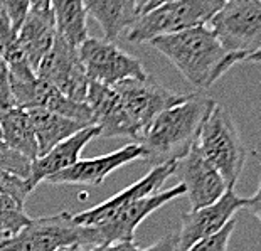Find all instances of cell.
I'll return each mask as SVG.
<instances>
[{"label":"cell","instance_id":"cell-1","mask_svg":"<svg viewBox=\"0 0 261 251\" xmlns=\"http://www.w3.org/2000/svg\"><path fill=\"white\" fill-rule=\"evenodd\" d=\"M148 44L164 54L196 90H207L232 66L249 61L243 54L226 51L207 26L157 37Z\"/></svg>","mask_w":261,"mask_h":251},{"label":"cell","instance_id":"cell-2","mask_svg":"<svg viewBox=\"0 0 261 251\" xmlns=\"http://www.w3.org/2000/svg\"><path fill=\"white\" fill-rule=\"evenodd\" d=\"M216 102L201 93H189L184 102L155 116L138 138L143 160L152 167L177 162L196 143L199 128Z\"/></svg>","mask_w":261,"mask_h":251},{"label":"cell","instance_id":"cell-3","mask_svg":"<svg viewBox=\"0 0 261 251\" xmlns=\"http://www.w3.org/2000/svg\"><path fill=\"white\" fill-rule=\"evenodd\" d=\"M196 145L221 174L227 189L234 187L246 162V147L231 111L214 103L199 128Z\"/></svg>","mask_w":261,"mask_h":251},{"label":"cell","instance_id":"cell-4","mask_svg":"<svg viewBox=\"0 0 261 251\" xmlns=\"http://www.w3.org/2000/svg\"><path fill=\"white\" fill-rule=\"evenodd\" d=\"M223 4L224 0H174L164 4L133 22L126 29V39L133 44H143L205 26Z\"/></svg>","mask_w":261,"mask_h":251},{"label":"cell","instance_id":"cell-5","mask_svg":"<svg viewBox=\"0 0 261 251\" xmlns=\"http://www.w3.org/2000/svg\"><path fill=\"white\" fill-rule=\"evenodd\" d=\"M226 51L259 63L261 0H224L207 24Z\"/></svg>","mask_w":261,"mask_h":251},{"label":"cell","instance_id":"cell-6","mask_svg":"<svg viewBox=\"0 0 261 251\" xmlns=\"http://www.w3.org/2000/svg\"><path fill=\"white\" fill-rule=\"evenodd\" d=\"M98 246L91 226H80L71 213L31 219L29 224L0 243V251H56L66 246Z\"/></svg>","mask_w":261,"mask_h":251},{"label":"cell","instance_id":"cell-7","mask_svg":"<svg viewBox=\"0 0 261 251\" xmlns=\"http://www.w3.org/2000/svg\"><path fill=\"white\" fill-rule=\"evenodd\" d=\"M113 88L120 96L126 123L130 127L135 143L155 116L187 98V94L172 91L150 76L142 80H125Z\"/></svg>","mask_w":261,"mask_h":251},{"label":"cell","instance_id":"cell-8","mask_svg":"<svg viewBox=\"0 0 261 251\" xmlns=\"http://www.w3.org/2000/svg\"><path fill=\"white\" fill-rule=\"evenodd\" d=\"M259 191L251 197H241L234 192V189H227L213 204L189 211L182 216L180 230L177 233V251H186L199 239L221 231L231 219H234V214L243 209L251 211L253 216L259 217Z\"/></svg>","mask_w":261,"mask_h":251},{"label":"cell","instance_id":"cell-9","mask_svg":"<svg viewBox=\"0 0 261 251\" xmlns=\"http://www.w3.org/2000/svg\"><path fill=\"white\" fill-rule=\"evenodd\" d=\"M86 78L105 86H115L125 80H142L148 76L142 61L125 53L107 39L86 37L77 47Z\"/></svg>","mask_w":261,"mask_h":251},{"label":"cell","instance_id":"cell-10","mask_svg":"<svg viewBox=\"0 0 261 251\" xmlns=\"http://www.w3.org/2000/svg\"><path fill=\"white\" fill-rule=\"evenodd\" d=\"M36 74L51 83L54 88H58L64 96L73 102H86L90 80L86 78L85 68L81 64L77 47L71 46L68 41L58 36V32L51 49L39 63Z\"/></svg>","mask_w":261,"mask_h":251},{"label":"cell","instance_id":"cell-11","mask_svg":"<svg viewBox=\"0 0 261 251\" xmlns=\"http://www.w3.org/2000/svg\"><path fill=\"white\" fill-rule=\"evenodd\" d=\"M186 196L184 186H175L170 187L167 191H159L155 194H150L147 197H142L132 203L125 208L115 211L108 217H105L103 221L96 222L91 228L96 234L98 244H107L115 241H133L135 238L137 228L140 226V222L148 217L162 206L172 203L177 197Z\"/></svg>","mask_w":261,"mask_h":251},{"label":"cell","instance_id":"cell-12","mask_svg":"<svg viewBox=\"0 0 261 251\" xmlns=\"http://www.w3.org/2000/svg\"><path fill=\"white\" fill-rule=\"evenodd\" d=\"M174 175L186 189V196L191 200V211L213 204L227 191L224 179L205 160L196 143L184 157L175 162Z\"/></svg>","mask_w":261,"mask_h":251},{"label":"cell","instance_id":"cell-13","mask_svg":"<svg viewBox=\"0 0 261 251\" xmlns=\"http://www.w3.org/2000/svg\"><path fill=\"white\" fill-rule=\"evenodd\" d=\"M138 159H143V148L138 143H130L112 154L99 155L93 159H80L68 169L58 172L46 181L53 186H99L115 170L121 169L126 164H132Z\"/></svg>","mask_w":261,"mask_h":251},{"label":"cell","instance_id":"cell-14","mask_svg":"<svg viewBox=\"0 0 261 251\" xmlns=\"http://www.w3.org/2000/svg\"><path fill=\"white\" fill-rule=\"evenodd\" d=\"M174 167H175V162H169V164L152 167V170H150L145 177L133 182L128 187H125L123 191L115 194L113 197L103 200L101 204L93 206V208L86 211L73 214L74 222H77L80 226H93V224H96V222L103 221L105 217H108L112 213H115V211L125 208V206L135 203V200L142 197H147L150 194L159 192L160 187L164 186V182L167 181L169 177L174 175Z\"/></svg>","mask_w":261,"mask_h":251},{"label":"cell","instance_id":"cell-15","mask_svg":"<svg viewBox=\"0 0 261 251\" xmlns=\"http://www.w3.org/2000/svg\"><path fill=\"white\" fill-rule=\"evenodd\" d=\"M88 108L91 110L93 125L98 127L101 138H132L120 96L113 86H105L90 81L86 93Z\"/></svg>","mask_w":261,"mask_h":251},{"label":"cell","instance_id":"cell-16","mask_svg":"<svg viewBox=\"0 0 261 251\" xmlns=\"http://www.w3.org/2000/svg\"><path fill=\"white\" fill-rule=\"evenodd\" d=\"M99 135L98 127H86L83 130L76 132L73 137L66 138L56 147H53L47 154L41 155L36 160H32L31 174H29V186L36 189L41 182H46L49 177H53L58 172L68 169L76 164L81 157V150L90 143L93 138Z\"/></svg>","mask_w":261,"mask_h":251},{"label":"cell","instance_id":"cell-17","mask_svg":"<svg viewBox=\"0 0 261 251\" xmlns=\"http://www.w3.org/2000/svg\"><path fill=\"white\" fill-rule=\"evenodd\" d=\"M56 37V26L51 10H29L17 32V42L27 63L37 71L39 63L51 49Z\"/></svg>","mask_w":261,"mask_h":251},{"label":"cell","instance_id":"cell-18","mask_svg":"<svg viewBox=\"0 0 261 251\" xmlns=\"http://www.w3.org/2000/svg\"><path fill=\"white\" fill-rule=\"evenodd\" d=\"M86 14L101 27L107 41L115 42L138 19L137 0H83Z\"/></svg>","mask_w":261,"mask_h":251},{"label":"cell","instance_id":"cell-19","mask_svg":"<svg viewBox=\"0 0 261 251\" xmlns=\"http://www.w3.org/2000/svg\"><path fill=\"white\" fill-rule=\"evenodd\" d=\"M29 118L32 121L37 140V157L47 154L53 147H56L66 138L73 137L76 132L86 128L85 123L76 121L68 116L53 113V111L42 110V108H32L27 110Z\"/></svg>","mask_w":261,"mask_h":251},{"label":"cell","instance_id":"cell-20","mask_svg":"<svg viewBox=\"0 0 261 251\" xmlns=\"http://www.w3.org/2000/svg\"><path fill=\"white\" fill-rule=\"evenodd\" d=\"M0 140L29 160L37 159V140L29 113L12 107L0 110Z\"/></svg>","mask_w":261,"mask_h":251},{"label":"cell","instance_id":"cell-21","mask_svg":"<svg viewBox=\"0 0 261 251\" xmlns=\"http://www.w3.org/2000/svg\"><path fill=\"white\" fill-rule=\"evenodd\" d=\"M51 12L58 36L68 41L71 46L80 47V44L88 37V14L83 0H51Z\"/></svg>","mask_w":261,"mask_h":251},{"label":"cell","instance_id":"cell-22","mask_svg":"<svg viewBox=\"0 0 261 251\" xmlns=\"http://www.w3.org/2000/svg\"><path fill=\"white\" fill-rule=\"evenodd\" d=\"M31 217L25 214L24 203L0 194V234L10 238L17 234L22 228L29 224Z\"/></svg>","mask_w":261,"mask_h":251},{"label":"cell","instance_id":"cell-23","mask_svg":"<svg viewBox=\"0 0 261 251\" xmlns=\"http://www.w3.org/2000/svg\"><path fill=\"white\" fill-rule=\"evenodd\" d=\"M31 165L32 160L0 140V170H7L10 174L22 177V179H29Z\"/></svg>","mask_w":261,"mask_h":251},{"label":"cell","instance_id":"cell-24","mask_svg":"<svg viewBox=\"0 0 261 251\" xmlns=\"http://www.w3.org/2000/svg\"><path fill=\"white\" fill-rule=\"evenodd\" d=\"M234 228H236V219H231L221 231L213 234V236L199 239L197 243H194L186 251H227L229 239L232 236V233H234Z\"/></svg>","mask_w":261,"mask_h":251},{"label":"cell","instance_id":"cell-25","mask_svg":"<svg viewBox=\"0 0 261 251\" xmlns=\"http://www.w3.org/2000/svg\"><path fill=\"white\" fill-rule=\"evenodd\" d=\"M32 192H34V189L29 186L27 179L10 174L7 170H0V194H5V196L20 200V203H25Z\"/></svg>","mask_w":261,"mask_h":251},{"label":"cell","instance_id":"cell-26","mask_svg":"<svg viewBox=\"0 0 261 251\" xmlns=\"http://www.w3.org/2000/svg\"><path fill=\"white\" fill-rule=\"evenodd\" d=\"M14 98L12 91H10V76H9V68L7 63L0 58V110L12 108Z\"/></svg>","mask_w":261,"mask_h":251},{"label":"cell","instance_id":"cell-27","mask_svg":"<svg viewBox=\"0 0 261 251\" xmlns=\"http://www.w3.org/2000/svg\"><path fill=\"white\" fill-rule=\"evenodd\" d=\"M142 251H177V233H169L153 243L152 246Z\"/></svg>","mask_w":261,"mask_h":251},{"label":"cell","instance_id":"cell-28","mask_svg":"<svg viewBox=\"0 0 261 251\" xmlns=\"http://www.w3.org/2000/svg\"><path fill=\"white\" fill-rule=\"evenodd\" d=\"M91 251H142L133 241H115L93 246Z\"/></svg>","mask_w":261,"mask_h":251},{"label":"cell","instance_id":"cell-29","mask_svg":"<svg viewBox=\"0 0 261 251\" xmlns=\"http://www.w3.org/2000/svg\"><path fill=\"white\" fill-rule=\"evenodd\" d=\"M169 2H174V0H137V14L138 17L143 14L150 12V10L160 7L164 4H169Z\"/></svg>","mask_w":261,"mask_h":251},{"label":"cell","instance_id":"cell-30","mask_svg":"<svg viewBox=\"0 0 261 251\" xmlns=\"http://www.w3.org/2000/svg\"><path fill=\"white\" fill-rule=\"evenodd\" d=\"M56 251H85V248L83 246H66V248H61V249H56Z\"/></svg>","mask_w":261,"mask_h":251}]
</instances>
